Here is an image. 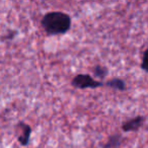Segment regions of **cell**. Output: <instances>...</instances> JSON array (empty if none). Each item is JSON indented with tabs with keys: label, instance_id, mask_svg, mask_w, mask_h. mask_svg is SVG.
<instances>
[{
	"label": "cell",
	"instance_id": "cell-1",
	"mask_svg": "<svg viewBox=\"0 0 148 148\" xmlns=\"http://www.w3.org/2000/svg\"><path fill=\"white\" fill-rule=\"evenodd\" d=\"M41 25L48 36L65 35L71 27V17L62 11H50L42 17Z\"/></svg>",
	"mask_w": 148,
	"mask_h": 148
},
{
	"label": "cell",
	"instance_id": "cell-2",
	"mask_svg": "<svg viewBox=\"0 0 148 148\" xmlns=\"http://www.w3.org/2000/svg\"><path fill=\"white\" fill-rule=\"evenodd\" d=\"M71 85L75 88L85 89V88H97V87L105 86L103 81L95 80L89 74H77L71 80Z\"/></svg>",
	"mask_w": 148,
	"mask_h": 148
},
{
	"label": "cell",
	"instance_id": "cell-3",
	"mask_svg": "<svg viewBox=\"0 0 148 148\" xmlns=\"http://www.w3.org/2000/svg\"><path fill=\"white\" fill-rule=\"evenodd\" d=\"M32 127L29 124L21 121L15 126V132H16L17 141L21 146H27L29 143V138L32 134Z\"/></svg>",
	"mask_w": 148,
	"mask_h": 148
},
{
	"label": "cell",
	"instance_id": "cell-4",
	"mask_svg": "<svg viewBox=\"0 0 148 148\" xmlns=\"http://www.w3.org/2000/svg\"><path fill=\"white\" fill-rule=\"evenodd\" d=\"M144 122H145L144 116H137L122 124L121 129L123 132H136L143 126Z\"/></svg>",
	"mask_w": 148,
	"mask_h": 148
},
{
	"label": "cell",
	"instance_id": "cell-5",
	"mask_svg": "<svg viewBox=\"0 0 148 148\" xmlns=\"http://www.w3.org/2000/svg\"><path fill=\"white\" fill-rule=\"evenodd\" d=\"M105 86L110 87L112 89H115V90L119 91H125L127 89V85L126 82L121 78H112L109 79L105 82Z\"/></svg>",
	"mask_w": 148,
	"mask_h": 148
},
{
	"label": "cell",
	"instance_id": "cell-6",
	"mask_svg": "<svg viewBox=\"0 0 148 148\" xmlns=\"http://www.w3.org/2000/svg\"><path fill=\"white\" fill-rule=\"evenodd\" d=\"M122 143V136L120 134H113L108 138L107 142L101 148H120Z\"/></svg>",
	"mask_w": 148,
	"mask_h": 148
},
{
	"label": "cell",
	"instance_id": "cell-7",
	"mask_svg": "<svg viewBox=\"0 0 148 148\" xmlns=\"http://www.w3.org/2000/svg\"><path fill=\"white\" fill-rule=\"evenodd\" d=\"M108 72H109V69L103 65H95V67L92 68L93 75H95V77H97L99 81L103 80V79L107 77Z\"/></svg>",
	"mask_w": 148,
	"mask_h": 148
},
{
	"label": "cell",
	"instance_id": "cell-8",
	"mask_svg": "<svg viewBox=\"0 0 148 148\" xmlns=\"http://www.w3.org/2000/svg\"><path fill=\"white\" fill-rule=\"evenodd\" d=\"M141 69L148 73V49L143 53V57H142L141 62Z\"/></svg>",
	"mask_w": 148,
	"mask_h": 148
}]
</instances>
